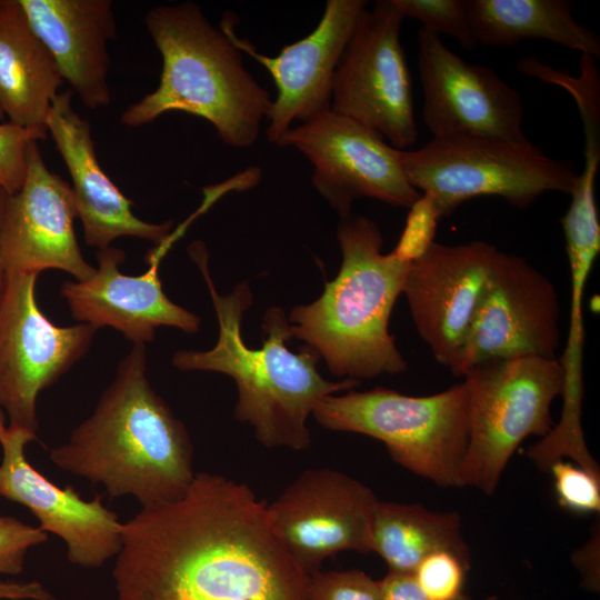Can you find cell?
Listing matches in <instances>:
<instances>
[{
	"label": "cell",
	"mask_w": 600,
	"mask_h": 600,
	"mask_svg": "<svg viewBox=\"0 0 600 600\" xmlns=\"http://www.w3.org/2000/svg\"><path fill=\"white\" fill-rule=\"evenodd\" d=\"M266 507L246 483L196 473L182 498L122 523L117 600H311Z\"/></svg>",
	"instance_id": "6da1fadb"
},
{
	"label": "cell",
	"mask_w": 600,
	"mask_h": 600,
	"mask_svg": "<svg viewBox=\"0 0 600 600\" xmlns=\"http://www.w3.org/2000/svg\"><path fill=\"white\" fill-rule=\"evenodd\" d=\"M144 344H133L92 413L49 451L60 469L101 484L112 498L133 497L141 509L182 498L193 481L189 432L148 376Z\"/></svg>",
	"instance_id": "7a4b0ae2"
},
{
	"label": "cell",
	"mask_w": 600,
	"mask_h": 600,
	"mask_svg": "<svg viewBox=\"0 0 600 600\" xmlns=\"http://www.w3.org/2000/svg\"><path fill=\"white\" fill-rule=\"evenodd\" d=\"M206 280L218 320V339L209 350H178L171 363L180 371H209L227 374L237 386L234 416L249 424L257 440L267 448L303 450L310 447L307 426L317 403L327 396L349 391L360 381L326 380L318 371L319 354L302 347L287 348L293 334L286 312L271 307L263 316L266 338L259 349L243 340L241 322L252 303L247 282L238 283L228 294H220L208 268V252L198 240L188 248Z\"/></svg>",
	"instance_id": "3957f363"
},
{
	"label": "cell",
	"mask_w": 600,
	"mask_h": 600,
	"mask_svg": "<svg viewBox=\"0 0 600 600\" xmlns=\"http://www.w3.org/2000/svg\"><path fill=\"white\" fill-rule=\"evenodd\" d=\"M144 24L161 54L160 81L130 104L120 121L136 128L164 113L183 112L208 121L230 147L253 146L273 100L244 68L241 51L228 36L193 1L157 6Z\"/></svg>",
	"instance_id": "277c9868"
},
{
	"label": "cell",
	"mask_w": 600,
	"mask_h": 600,
	"mask_svg": "<svg viewBox=\"0 0 600 600\" xmlns=\"http://www.w3.org/2000/svg\"><path fill=\"white\" fill-rule=\"evenodd\" d=\"M337 239L340 270L317 300L292 308L291 332L337 377L361 381L401 373L408 366L389 321L412 263L382 252L380 228L366 216L340 219Z\"/></svg>",
	"instance_id": "5b68a950"
},
{
	"label": "cell",
	"mask_w": 600,
	"mask_h": 600,
	"mask_svg": "<svg viewBox=\"0 0 600 600\" xmlns=\"http://www.w3.org/2000/svg\"><path fill=\"white\" fill-rule=\"evenodd\" d=\"M323 428L381 441L391 459L441 488H462L469 436V392L464 381L429 396L376 387L330 394L313 409Z\"/></svg>",
	"instance_id": "8992f818"
},
{
	"label": "cell",
	"mask_w": 600,
	"mask_h": 600,
	"mask_svg": "<svg viewBox=\"0 0 600 600\" xmlns=\"http://www.w3.org/2000/svg\"><path fill=\"white\" fill-rule=\"evenodd\" d=\"M398 158L411 186L433 198L441 219L482 196L523 209L547 192L570 194L579 174L571 161L530 141L489 137H433L419 149H398Z\"/></svg>",
	"instance_id": "52a82bcc"
},
{
	"label": "cell",
	"mask_w": 600,
	"mask_h": 600,
	"mask_svg": "<svg viewBox=\"0 0 600 600\" xmlns=\"http://www.w3.org/2000/svg\"><path fill=\"white\" fill-rule=\"evenodd\" d=\"M469 392V436L461 486L491 496L519 446L546 437L554 426L551 407L563 389L558 358L494 359L463 377Z\"/></svg>",
	"instance_id": "ba28073f"
},
{
	"label": "cell",
	"mask_w": 600,
	"mask_h": 600,
	"mask_svg": "<svg viewBox=\"0 0 600 600\" xmlns=\"http://www.w3.org/2000/svg\"><path fill=\"white\" fill-rule=\"evenodd\" d=\"M403 16L391 0L366 10L336 68L331 111L407 150L419 136L412 79L401 44Z\"/></svg>",
	"instance_id": "9c48e42d"
},
{
	"label": "cell",
	"mask_w": 600,
	"mask_h": 600,
	"mask_svg": "<svg viewBox=\"0 0 600 600\" xmlns=\"http://www.w3.org/2000/svg\"><path fill=\"white\" fill-rule=\"evenodd\" d=\"M38 274L9 273L0 293V407L9 426L37 432V400L89 350L98 329L51 322L36 299Z\"/></svg>",
	"instance_id": "30bf717a"
},
{
	"label": "cell",
	"mask_w": 600,
	"mask_h": 600,
	"mask_svg": "<svg viewBox=\"0 0 600 600\" xmlns=\"http://www.w3.org/2000/svg\"><path fill=\"white\" fill-rule=\"evenodd\" d=\"M560 309L558 292L546 274L526 258L500 250L449 370L463 377L489 360L557 358Z\"/></svg>",
	"instance_id": "8fae6325"
},
{
	"label": "cell",
	"mask_w": 600,
	"mask_h": 600,
	"mask_svg": "<svg viewBox=\"0 0 600 600\" xmlns=\"http://www.w3.org/2000/svg\"><path fill=\"white\" fill-rule=\"evenodd\" d=\"M276 144L298 150L312 163V184L340 219L363 197L409 208L421 194L404 176L397 148L331 110L290 128Z\"/></svg>",
	"instance_id": "7c38bea8"
},
{
	"label": "cell",
	"mask_w": 600,
	"mask_h": 600,
	"mask_svg": "<svg viewBox=\"0 0 600 600\" xmlns=\"http://www.w3.org/2000/svg\"><path fill=\"white\" fill-rule=\"evenodd\" d=\"M378 498L368 486L330 469L300 473L270 504L272 532L310 576L341 551L371 552Z\"/></svg>",
	"instance_id": "4fadbf2b"
},
{
	"label": "cell",
	"mask_w": 600,
	"mask_h": 600,
	"mask_svg": "<svg viewBox=\"0 0 600 600\" xmlns=\"http://www.w3.org/2000/svg\"><path fill=\"white\" fill-rule=\"evenodd\" d=\"M422 119L433 137L529 141L519 92L491 68L470 63L423 28L417 34Z\"/></svg>",
	"instance_id": "5bb4252c"
},
{
	"label": "cell",
	"mask_w": 600,
	"mask_h": 600,
	"mask_svg": "<svg viewBox=\"0 0 600 600\" xmlns=\"http://www.w3.org/2000/svg\"><path fill=\"white\" fill-rule=\"evenodd\" d=\"M367 6L364 0H328L314 30L274 57L260 53L248 39L239 37L236 16L223 14L219 28L241 52L269 71L277 87L266 119L270 142L276 144L294 120L304 123L331 110L336 68Z\"/></svg>",
	"instance_id": "9a60e30c"
},
{
	"label": "cell",
	"mask_w": 600,
	"mask_h": 600,
	"mask_svg": "<svg viewBox=\"0 0 600 600\" xmlns=\"http://www.w3.org/2000/svg\"><path fill=\"white\" fill-rule=\"evenodd\" d=\"M38 141L28 150L21 188L8 194L0 223V251L7 274H38L47 269L89 279L96 267L82 256L73 222L71 186L46 166Z\"/></svg>",
	"instance_id": "2e32d148"
},
{
	"label": "cell",
	"mask_w": 600,
	"mask_h": 600,
	"mask_svg": "<svg viewBox=\"0 0 600 600\" xmlns=\"http://www.w3.org/2000/svg\"><path fill=\"white\" fill-rule=\"evenodd\" d=\"M37 432L7 426L0 438V497L24 506L46 533L59 537L68 560L97 569L116 557L122 543V523L100 496L84 500L71 486L59 487L28 460L26 447Z\"/></svg>",
	"instance_id": "e0dca14e"
},
{
	"label": "cell",
	"mask_w": 600,
	"mask_h": 600,
	"mask_svg": "<svg viewBox=\"0 0 600 600\" xmlns=\"http://www.w3.org/2000/svg\"><path fill=\"white\" fill-rule=\"evenodd\" d=\"M499 249L483 240L434 242L407 273L406 296L416 330L433 358L456 362Z\"/></svg>",
	"instance_id": "ac0fdd59"
},
{
	"label": "cell",
	"mask_w": 600,
	"mask_h": 600,
	"mask_svg": "<svg viewBox=\"0 0 600 600\" xmlns=\"http://www.w3.org/2000/svg\"><path fill=\"white\" fill-rule=\"evenodd\" d=\"M164 254L154 248L147 257L148 270L128 276L120 270L126 261L123 250L111 246L98 250V266L89 279L66 281L60 287L72 318L96 329L112 328L133 344L151 342L161 327L196 333L201 319L162 290L159 264Z\"/></svg>",
	"instance_id": "d6986e66"
},
{
	"label": "cell",
	"mask_w": 600,
	"mask_h": 600,
	"mask_svg": "<svg viewBox=\"0 0 600 600\" xmlns=\"http://www.w3.org/2000/svg\"><path fill=\"white\" fill-rule=\"evenodd\" d=\"M72 180V193L89 247L106 249L122 237L162 244L171 234L172 222L151 223L137 217L128 199L102 170L91 136L90 122L72 106L70 91L53 99L47 122Z\"/></svg>",
	"instance_id": "ffe728a7"
},
{
	"label": "cell",
	"mask_w": 600,
	"mask_h": 600,
	"mask_svg": "<svg viewBox=\"0 0 600 600\" xmlns=\"http://www.w3.org/2000/svg\"><path fill=\"white\" fill-rule=\"evenodd\" d=\"M27 19L52 54L63 81L83 106L110 104L108 43L117 27L111 0H19Z\"/></svg>",
	"instance_id": "44dd1931"
},
{
	"label": "cell",
	"mask_w": 600,
	"mask_h": 600,
	"mask_svg": "<svg viewBox=\"0 0 600 600\" xmlns=\"http://www.w3.org/2000/svg\"><path fill=\"white\" fill-rule=\"evenodd\" d=\"M570 271V322L563 354L558 358L563 371L562 411L551 431L528 449L531 462L541 471L559 460H570L600 473L582 429L583 398V294L589 274L600 252V227L587 223L562 226Z\"/></svg>",
	"instance_id": "7402d4cb"
},
{
	"label": "cell",
	"mask_w": 600,
	"mask_h": 600,
	"mask_svg": "<svg viewBox=\"0 0 600 600\" xmlns=\"http://www.w3.org/2000/svg\"><path fill=\"white\" fill-rule=\"evenodd\" d=\"M63 82L19 0H0V107L10 122L47 132L53 99ZM48 133V132H47Z\"/></svg>",
	"instance_id": "603a6c76"
},
{
	"label": "cell",
	"mask_w": 600,
	"mask_h": 600,
	"mask_svg": "<svg viewBox=\"0 0 600 600\" xmlns=\"http://www.w3.org/2000/svg\"><path fill=\"white\" fill-rule=\"evenodd\" d=\"M471 32L486 47L547 40L600 58V39L573 18L567 0H467Z\"/></svg>",
	"instance_id": "cb8c5ba5"
},
{
	"label": "cell",
	"mask_w": 600,
	"mask_h": 600,
	"mask_svg": "<svg viewBox=\"0 0 600 600\" xmlns=\"http://www.w3.org/2000/svg\"><path fill=\"white\" fill-rule=\"evenodd\" d=\"M441 550L470 561L458 512L378 500L371 523V552L384 560L389 571L412 573L426 557Z\"/></svg>",
	"instance_id": "d4e9b609"
},
{
	"label": "cell",
	"mask_w": 600,
	"mask_h": 600,
	"mask_svg": "<svg viewBox=\"0 0 600 600\" xmlns=\"http://www.w3.org/2000/svg\"><path fill=\"white\" fill-rule=\"evenodd\" d=\"M403 18L421 22V28L454 38L466 50L478 43L471 32L467 0H391Z\"/></svg>",
	"instance_id": "484cf974"
},
{
	"label": "cell",
	"mask_w": 600,
	"mask_h": 600,
	"mask_svg": "<svg viewBox=\"0 0 600 600\" xmlns=\"http://www.w3.org/2000/svg\"><path fill=\"white\" fill-rule=\"evenodd\" d=\"M470 561L441 550L426 557L411 573L420 590L430 600H464V581Z\"/></svg>",
	"instance_id": "4316f807"
},
{
	"label": "cell",
	"mask_w": 600,
	"mask_h": 600,
	"mask_svg": "<svg viewBox=\"0 0 600 600\" xmlns=\"http://www.w3.org/2000/svg\"><path fill=\"white\" fill-rule=\"evenodd\" d=\"M553 478L560 507L578 513L600 512V473H593L570 460H559L548 470Z\"/></svg>",
	"instance_id": "83f0119b"
},
{
	"label": "cell",
	"mask_w": 600,
	"mask_h": 600,
	"mask_svg": "<svg viewBox=\"0 0 600 600\" xmlns=\"http://www.w3.org/2000/svg\"><path fill=\"white\" fill-rule=\"evenodd\" d=\"M408 209L403 231L392 252L400 260L413 263L436 242L438 222L441 218L433 198L427 192H422Z\"/></svg>",
	"instance_id": "f1b7e54d"
},
{
	"label": "cell",
	"mask_w": 600,
	"mask_h": 600,
	"mask_svg": "<svg viewBox=\"0 0 600 600\" xmlns=\"http://www.w3.org/2000/svg\"><path fill=\"white\" fill-rule=\"evenodd\" d=\"M47 132L0 122V188L7 194L17 192L24 180L27 157L33 141L47 138Z\"/></svg>",
	"instance_id": "f546056e"
},
{
	"label": "cell",
	"mask_w": 600,
	"mask_h": 600,
	"mask_svg": "<svg viewBox=\"0 0 600 600\" xmlns=\"http://www.w3.org/2000/svg\"><path fill=\"white\" fill-rule=\"evenodd\" d=\"M311 600H383L379 580L361 570L317 571L310 576Z\"/></svg>",
	"instance_id": "4dcf8cb0"
},
{
	"label": "cell",
	"mask_w": 600,
	"mask_h": 600,
	"mask_svg": "<svg viewBox=\"0 0 600 600\" xmlns=\"http://www.w3.org/2000/svg\"><path fill=\"white\" fill-rule=\"evenodd\" d=\"M48 533L11 516L0 514V574L18 576L23 571L30 548L46 542Z\"/></svg>",
	"instance_id": "1f68e13d"
},
{
	"label": "cell",
	"mask_w": 600,
	"mask_h": 600,
	"mask_svg": "<svg viewBox=\"0 0 600 600\" xmlns=\"http://www.w3.org/2000/svg\"><path fill=\"white\" fill-rule=\"evenodd\" d=\"M600 530L594 524L589 540L572 552L571 561L581 576L582 586L591 591L600 590Z\"/></svg>",
	"instance_id": "d6a6232c"
},
{
	"label": "cell",
	"mask_w": 600,
	"mask_h": 600,
	"mask_svg": "<svg viewBox=\"0 0 600 600\" xmlns=\"http://www.w3.org/2000/svg\"><path fill=\"white\" fill-rule=\"evenodd\" d=\"M379 583L383 600H430L420 590L411 573L389 571Z\"/></svg>",
	"instance_id": "836d02e7"
},
{
	"label": "cell",
	"mask_w": 600,
	"mask_h": 600,
	"mask_svg": "<svg viewBox=\"0 0 600 600\" xmlns=\"http://www.w3.org/2000/svg\"><path fill=\"white\" fill-rule=\"evenodd\" d=\"M0 600H56L38 581H9L0 579Z\"/></svg>",
	"instance_id": "e575fe53"
},
{
	"label": "cell",
	"mask_w": 600,
	"mask_h": 600,
	"mask_svg": "<svg viewBox=\"0 0 600 600\" xmlns=\"http://www.w3.org/2000/svg\"><path fill=\"white\" fill-rule=\"evenodd\" d=\"M7 196H8L7 192L3 189L0 188V223H1V217H2V211H3V207H4ZM6 277H7V272H6L3 263H2L1 251H0V293H1L2 288L4 286Z\"/></svg>",
	"instance_id": "d590c367"
},
{
	"label": "cell",
	"mask_w": 600,
	"mask_h": 600,
	"mask_svg": "<svg viewBox=\"0 0 600 600\" xmlns=\"http://www.w3.org/2000/svg\"><path fill=\"white\" fill-rule=\"evenodd\" d=\"M6 428H7V424H6V419H4V412L2 408L0 407V438L3 431L6 430Z\"/></svg>",
	"instance_id": "8d00e7d4"
},
{
	"label": "cell",
	"mask_w": 600,
	"mask_h": 600,
	"mask_svg": "<svg viewBox=\"0 0 600 600\" xmlns=\"http://www.w3.org/2000/svg\"><path fill=\"white\" fill-rule=\"evenodd\" d=\"M6 118L1 107H0V122H2V120Z\"/></svg>",
	"instance_id": "74e56055"
}]
</instances>
